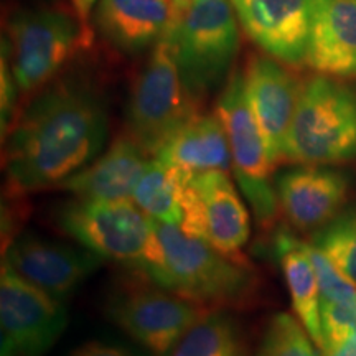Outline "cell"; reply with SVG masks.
<instances>
[{
	"label": "cell",
	"instance_id": "cb8c5ba5",
	"mask_svg": "<svg viewBox=\"0 0 356 356\" xmlns=\"http://www.w3.org/2000/svg\"><path fill=\"white\" fill-rule=\"evenodd\" d=\"M300 322L289 314H275L267 323L256 356H322Z\"/></svg>",
	"mask_w": 356,
	"mask_h": 356
},
{
	"label": "cell",
	"instance_id": "ac0fdd59",
	"mask_svg": "<svg viewBox=\"0 0 356 356\" xmlns=\"http://www.w3.org/2000/svg\"><path fill=\"white\" fill-rule=\"evenodd\" d=\"M177 12V0H99L96 25L102 37L122 51L157 44Z\"/></svg>",
	"mask_w": 356,
	"mask_h": 356
},
{
	"label": "cell",
	"instance_id": "d6986e66",
	"mask_svg": "<svg viewBox=\"0 0 356 356\" xmlns=\"http://www.w3.org/2000/svg\"><path fill=\"white\" fill-rule=\"evenodd\" d=\"M170 168L186 172H231L228 136L216 114H197L154 155Z\"/></svg>",
	"mask_w": 356,
	"mask_h": 356
},
{
	"label": "cell",
	"instance_id": "52a82bcc",
	"mask_svg": "<svg viewBox=\"0 0 356 356\" xmlns=\"http://www.w3.org/2000/svg\"><path fill=\"white\" fill-rule=\"evenodd\" d=\"M231 150V172L262 229L273 228L279 215L277 191L270 184L267 149L246 95L244 71H233L216 102Z\"/></svg>",
	"mask_w": 356,
	"mask_h": 356
},
{
	"label": "cell",
	"instance_id": "6da1fadb",
	"mask_svg": "<svg viewBox=\"0 0 356 356\" xmlns=\"http://www.w3.org/2000/svg\"><path fill=\"white\" fill-rule=\"evenodd\" d=\"M7 132V191L20 198L60 186L92 162L108 137V115L91 89L61 81L38 92Z\"/></svg>",
	"mask_w": 356,
	"mask_h": 356
},
{
	"label": "cell",
	"instance_id": "3957f363",
	"mask_svg": "<svg viewBox=\"0 0 356 356\" xmlns=\"http://www.w3.org/2000/svg\"><path fill=\"white\" fill-rule=\"evenodd\" d=\"M181 78L195 97L228 76L239 48L238 15L231 0H177L163 35Z\"/></svg>",
	"mask_w": 356,
	"mask_h": 356
},
{
	"label": "cell",
	"instance_id": "7a4b0ae2",
	"mask_svg": "<svg viewBox=\"0 0 356 356\" xmlns=\"http://www.w3.org/2000/svg\"><path fill=\"white\" fill-rule=\"evenodd\" d=\"M162 264L147 275L155 286L208 310L241 307L257 293V274L243 257H231L177 226L154 220Z\"/></svg>",
	"mask_w": 356,
	"mask_h": 356
},
{
	"label": "cell",
	"instance_id": "83f0119b",
	"mask_svg": "<svg viewBox=\"0 0 356 356\" xmlns=\"http://www.w3.org/2000/svg\"><path fill=\"white\" fill-rule=\"evenodd\" d=\"M70 356H131L126 350L119 346L102 343V341H88L78 346Z\"/></svg>",
	"mask_w": 356,
	"mask_h": 356
},
{
	"label": "cell",
	"instance_id": "ba28073f",
	"mask_svg": "<svg viewBox=\"0 0 356 356\" xmlns=\"http://www.w3.org/2000/svg\"><path fill=\"white\" fill-rule=\"evenodd\" d=\"M81 29L60 8L20 10L8 20L7 56L19 92L32 95L56 76L81 43Z\"/></svg>",
	"mask_w": 356,
	"mask_h": 356
},
{
	"label": "cell",
	"instance_id": "9a60e30c",
	"mask_svg": "<svg viewBox=\"0 0 356 356\" xmlns=\"http://www.w3.org/2000/svg\"><path fill=\"white\" fill-rule=\"evenodd\" d=\"M149 160V154L131 136L119 137L104 154L66 178L58 188L81 200L132 202Z\"/></svg>",
	"mask_w": 356,
	"mask_h": 356
},
{
	"label": "cell",
	"instance_id": "ffe728a7",
	"mask_svg": "<svg viewBox=\"0 0 356 356\" xmlns=\"http://www.w3.org/2000/svg\"><path fill=\"white\" fill-rule=\"evenodd\" d=\"M274 249L286 275L293 312L322 353L323 335L322 315H320V287L314 264L307 252V244L300 243L292 233L282 229L275 234Z\"/></svg>",
	"mask_w": 356,
	"mask_h": 356
},
{
	"label": "cell",
	"instance_id": "7c38bea8",
	"mask_svg": "<svg viewBox=\"0 0 356 356\" xmlns=\"http://www.w3.org/2000/svg\"><path fill=\"white\" fill-rule=\"evenodd\" d=\"M239 24L261 50L280 63L307 60L312 0H231Z\"/></svg>",
	"mask_w": 356,
	"mask_h": 356
},
{
	"label": "cell",
	"instance_id": "603a6c76",
	"mask_svg": "<svg viewBox=\"0 0 356 356\" xmlns=\"http://www.w3.org/2000/svg\"><path fill=\"white\" fill-rule=\"evenodd\" d=\"M312 244L356 284V210L340 213L314 236Z\"/></svg>",
	"mask_w": 356,
	"mask_h": 356
},
{
	"label": "cell",
	"instance_id": "d4e9b609",
	"mask_svg": "<svg viewBox=\"0 0 356 356\" xmlns=\"http://www.w3.org/2000/svg\"><path fill=\"white\" fill-rule=\"evenodd\" d=\"M323 348L322 356L343 345L356 328V297L345 302H320Z\"/></svg>",
	"mask_w": 356,
	"mask_h": 356
},
{
	"label": "cell",
	"instance_id": "484cf974",
	"mask_svg": "<svg viewBox=\"0 0 356 356\" xmlns=\"http://www.w3.org/2000/svg\"><path fill=\"white\" fill-rule=\"evenodd\" d=\"M312 264L317 274L320 302H345L356 297V284L341 273L325 252L314 244H307Z\"/></svg>",
	"mask_w": 356,
	"mask_h": 356
},
{
	"label": "cell",
	"instance_id": "9c48e42d",
	"mask_svg": "<svg viewBox=\"0 0 356 356\" xmlns=\"http://www.w3.org/2000/svg\"><path fill=\"white\" fill-rule=\"evenodd\" d=\"M68 325V310L2 262L0 328L2 356H44Z\"/></svg>",
	"mask_w": 356,
	"mask_h": 356
},
{
	"label": "cell",
	"instance_id": "2e32d148",
	"mask_svg": "<svg viewBox=\"0 0 356 356\" xmlns=\"http://www.w3.org/2000/svg\"><path fill=\"white\" fill-rule=\"evenodd\" d=\"M305 63L318 74L356 76V0H312Z\"/></svg>",
	"mask_w": 356,
	"mask_h": 356
},
{
	"label": "cell",
	"instance_id": "5bb4252c",
	"mask_svg": "<svg viewBox=\"0 0 356 356\" xmlns=\"http://www.w3.org/2000/svg\"><path fill=\"white\" fill-rule=\"evenodd\" d=\"M348 180L343 173L305 165L277 178L279 207L297 229L323 228L340 215L348 200Z\"/></svg>",
	"mask_w": 356,
	"mask_h": 356
},
{
	"label": "cell",
	"instance_id": "f1b7e54d",
	"mask_svg": "<svg viewBox=\"0 0 356 356\" xmlns=\"http://www.w3.org/2000/svg\"><path fill=\"white\" fill-rule=\"evenodd\" d=\"M325 356H356V335H351L335 351Z\"/></svg>",
	"mask_w": 356,
	"mask_h": 356
},
{
	"label": "cell",
	"instance_id": "7402d4cb",
	"mask_svg": "<svg viewBox=\"0 0 356 356\" xmlns=\"http://www.w3.org/2000/svg\"><path fill=\"white\" fill-rule=\"evenodd\" d=\"M132 202L155 221L180 228L184 221L180 204V181L175 168L150 159L139 184L134 190Z\"/></svg>",
	"mask_w": 356,
	"mask_h": 356
},
{
	"label": "cell",
	"instance_id": "44dd1931",
	"mask_svg": "<svg viewBox=\"0 0 356 356\" xmlns=\"http://www.w3.org/2000/svg\"><path fill=\"white\" fill-rule=\"evenodd\" d=\"M168 356H249L243 330L225 310H208Z\"/></svg>",
	"mask_w": 356,
	"mask_h": 356
},
{
	"label": "cell",
	"instance_id": "4fadbf2b",
	"mask_svg": "<svg viewBox=\"0 0 356 356\" xmlns=\"http://www.w3.org/2000/svg\"><path fill=\"white\" fill-rule=\"evenodd\" d=\"M246 95L274 168L284 162V147L291 129L302 84L277 60L252 56L244 68Z\"/></svg>",
	"mask_w": 356,
	"mask_h": 356
},
{
	"label": "cell",
	"instance_id": "5b68a950",
	"mask_svg": "<svg viewBox=\"0 0 356 356\" xmlns=\"http://www.w3.org/2000/svg\"><path fill=\"white\" fill-rule=\"evenodd\" d=\"M56 218L63 233L102 259L137 267L145 277L162 264L154 220L134 202L76 198Z\"/></svg>",
	"mask_w": 356,
	"mask_h": 356
},
{
	"label": "cell",
	"instance_id": "30bf717a",
	"mask_svg": "<svg viewBox=\"0 0 356 356\" xmlns=\"http://www.w3.org/2000/svg\"><path fill=\"white\" fill-rule=\"evenodd\" d=\"M121 330L155 356H168L208 309L155 286L118 293L108 307Z\"/></svg>",
	"mask_w": 356,
	"mask_h": 356
},
{
	"label": "cell",
	"instance_id": "e0dca14e",
	"mask_svg": "<svg viewBox=\"0 0 356 356\" xmlns=\"http://www.w3.org/2000/svg\"><path fill=\"white\" fill-rule=\"evenodd\" d=\"M202 210L204 241L231 257H241L251 236V220L239 191L226 172H191Z\"/></svg>",
	"mask_w": 356,
	"mask_h": 356
},
{
	"label": "cell",
	"instance_id": "8992f818",
	"mask_svg": "<svg viewBox=\"0 0 356 356\" xmlns=\"http://www.w3.org/2000/svg\"><path fill=\"white\" fill-rule=\"evenodd\" d=\"M197 114L195 96L186 88L175 58L162 38L134 79L127 104L129 136L154 157Z\"/></svg>",
	"mask_w": 356,
	"mask_h": 356
},
{
	"label": "cell",
	"instance_id": "277c9868",
	"mask_svg": "<svg viewBox=\"0 0 356 356\" xmlns=\"http://www.w3.org/2000/svg\"><path fill=\"white\" fill-rule=\"evenodd\" d=\"M356 159V89L317 74L302 83L284 160L332 165Z\"/></svg>",
	"mask_w": 356,
	"mask_h": 356
},
{
	"label": "cell",
	"instance_id": "8fae6325",
	"mask_svg": "<svg viewBox=\"0 0 356 356\" xmlns=\"http://www.w3.org/2000/svg\"><path fill=\"white\" fill-rule=\"evenodd\" d=\"M102 261L86 248H73L35 234L19 236L3 249V262L13 273L60 300L95 273Z\"/></svg>",
	"mask_w": 356,
	"mask_h": 356
},
{
	"label": "cell",
	"instance_id": "4316f807",
	"mask_svg": "<svg viewBox=\"0 0 356 356\" xmlns=\"http://www.w3.org/2000/svg\"><path fill=\"white\" fill-rule=\"evenodd\" d=\"M0 79H2V134L6 136V131H8L12 121L13 104L17 99V89L15 79H13L10 63H8V56L6 50L2 48V71H0Z\"/></svg>",
	"mask_w": 356,
	"mask_h": 356
}]
</instances>
